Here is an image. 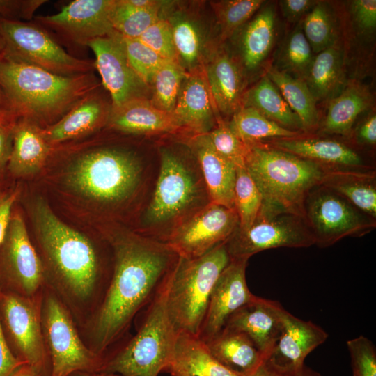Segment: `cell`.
<instances>
[{
  "instance_id": "29",
  "label": "cell",
  "mask_w": 376,
  "mask_h": 376,
  "mask_svg": "<svg viewBox=\"0 0 376 376\" xmlns=\"http://www.w3.org/2000/svg\"><path fill=\"white\" fill-rule=\"evenodd\" d=\"M169 373L186 376H242L221 364L198 336L178 333Z\"/></svg>"
},
{
  "instance_id": "56",
  "label": "cell",
  "mask_w": 376,
  "mask_h": 376,
  "mask_svg": "<svg viewBox=\"0 0 376 376\" xmlns=\"http://www.w3.org/2000/svg\"><path fill=\"white\" fill-rule=\"evenodd\" d=\"M13 118L8 111L3 91L0 86V122H5Z\"/></svg>"
},
{
  "instance_id": "54",
  "label": "cell",
  "mask_w": 376,
  "mask_h": 376,
  "mask_svg": "<svg viewBox=\"0 0 376 376\" xmlns=\"http://www.w3.org/2000/svg\"><path fill=\"white\" fill-rule=\"evenodd\" d=\"M22 364L11 352L0 322V376H8Z\"/></svg>"
},
{
  "instance_id": "21",
  "label": "cell",
  "mask_w": 376,
  "mask_h": 376,
  "mask_svg": "<svg viewBox=\"0 0 376 376\" xmlns=\"http://www.w3.org/2000/svg\"><path fill=\"white\" fill-rule=\"evenodd\" d=\"M283 309L277 301L256 296L235 312L224 328L246 334L266 360L281 334Z\"/></svg>"
},
{
  "instance_id": "43",
  "label": "cell",
  "mask_w": 376,
  "mask_h": 376,
  "mask_svg": "<svg viewBox=\"0 0 376 376\" xmlns=\"http://www.w3.org/2000/svg\"><path fill=\"white\" fill-rule=\"evenodd\" d=\"M262 206V195L245 167L236 169L234 207L239 220L240 231L250 228L256 220Z\"/></svg>"
},
{
  "instance_id": "5",
  "label": "cell",
  "mask_w": 376,
  "mask_h": 376,
  "mask_svg": "<svg viewBox=\"0 0 376 376\" xmlns=\"http://www.w3.org/2000/svg\"><path fill=\"white\" fill-rule=\"evenodd\" d=\"M31 214L39 243L55 275L71 295L89 298L100 276L92 242L61 220L42 198L33 203Z\"/></svg>"
},
{
  "instance_id": "60",
  "label": "cell",
  "mask_w": 376,
  "mask_h": 376,
  "mask_svg": "<svg viewBox=\"0 0 376 376\" xmlns=\"http://www.w3.org/2000/svg\"><path fill=\"white\" fill-rule=\"evenodd\" d=\"M170 375H171V376H186V375H184L182 374L175 373H170Z\"/></svg>"
},
{
  "instance_id": "20",
  "label": "cell",
  "mask_w": 376,
  "mask_h": 376,
  "mask_svg": "<svg viewBox=\"0 0 376 376\" xmlns=\"http://www.w3.org/2000/svg\"><path fill=\"white\" fill-rule=\"evenodd\" d=\"M100 88L86 95L57 122L42 128L52 147L82 139L107 126L112 105Z\"/></svg>"
},
{
  "instance_id": "44",
  "label": "cell",
  "mask_w": 376,
  "mask_h": 376,
  "mask_svg": "<svg viewBox=\"0 0 376 376\" xmlns=\"http://www.w3.org/2000/svg\"><path fill=\"white\" fill-rule=\"evenodd\" d=\"M206 133L213 148L237 168L244 167L249 145L241 141L222 120Z\"/></svg>"
},
{
  "instance_id": "25",
  "label": "cell",
  "mask_w": 376,
  "mask_h": 376,
  "mask_svg": "<svg viewBox=\"0 0 376 376\" xmlns=\"http://www.w3.org/2000/svg\"><path fill=\"white\" fill-rule=\"evenodd\" d=\"M191 148L201 170L210 202L235 209L237 167L213 148L206 133L196 134L191 141Z\"/></svg>"
},
{
  "instance_id": "52",
  "label": "cell",
  "mask_w": 376,
  "mask_h": 376,
  "mask_svg": "<svg viewBox=\"0 0 376 376\" xmlns=\"http://www.w3.org/2000/svg\"><path fill=\"white\" fill-rule=\"evenodd\" d=\"M15 119L0 124V175L6 169L13 145V130Z\"/></svg>"
},
{
  "instance_id": "23",
  "label": "cell",
  "mask_w": 376,
  "mask_h": 376,
  "mask_svg": "<svg viewBox=\"0 0 376 376\" xmlns=\"http://www.w3.org/2000/svg\"><path fill=\"white\" fill-rule=\"evenodd\" d=\"M203 69L187 73L173 114L180 127H185L196 134L209 132L219 119Z\"/></svg>"
},
{
  "instance_id": "59",
  "label": "cell",
  "mask_w": 376,
  "mask_h": 376,
  "mask_svg": "<svg viewBox=\"0 0 376 376\" xmlns=\"http://www.w3.org/2000/svg\"><path fill=\"white\" fill-rule=\"evenodd\" d=\"M77 376H120L117 374L107 373L104 372H96L92 373H78Z\"/></svg>"
},
{
  "instance_id": "33",
  "label": "cell",
  "mask_w": 376,
  "mask_h": 376,
  "mask_svg": "<svg viewBox=\"0 0 376 376\" xmlns=\"http://www.w3.org/2000/svg\"><path fill=\"white\" fill-rule=\"evenodd\" d=\"M372 98L368 91L357 84H349L329 100L322 131L347 136L357 118L367 111Z\"/></svg>"
},
{
  "instance_id": "11",
  "label": "cell",
  "mask_w": 376,
  "mask_h": 376,
  "mask_svg": "<svg viewBox=\"0 0 376 376\" xmlns=\"http://www.w3.org/2000/svg\"><path fill=\"white\" fill-rule=\"evenodd\" d=\"M0 322L15 357L40 376H50L51 362L44 345L39 311L31 297L0 292Z\"/></svg>"
},
{
  "instance_id": "13",
  "label": "cell",
  "mask_w": 376,
  "mask_h": 376,
  "mask_svg": "<svg viewBox=\"0 0 376 376\" xmlns=\"http://www.w3.org/2000/svg\"><path fill=\"white\" fill-rule=\"evenodd\" d=\"M43 277V267L24 219L13 208L0 245V292L31 297L42 285Z\"/></svg>"
},
{
  "instance_id": "46",
  "label": "cell",
  "mask_w": 376,
  "mask_h": 376,
  "mask_svg": "<svg viewBox=\"0 0 376 376\" xmlns=\"http://www.w3.org/2000/svg\"><path fill=\"white\" fill-rule=\"evenodd\" d=\"M137 39L164 59L178 61L171 26L166 17H160Z\"/></svg>"
},
{
  "instance_id": "34",
  "label": "cell",
  "mask_w": 376,
  "mask_h": 376,
  "mask_svg": "<svg viewBox=\"0 0 376 376\" xmlns=\"http://www.w3.org/2000/svg\"><path fill=\"white\" fill-rule=\"evenodd\" d=\"M242 107H252L268 119L288 130L299 132L304 131L299 118L265 74L244 93Z\"/></svg>"
},
{
  "instance_id": "22",
  "label": "cell",
  "mask_w": 376,
  "mask_h": 376,
  "mask_svg": "<svg viewBox=\"0 0 376 376\" xmlns=\"http://www.w3.org/2000/svg\"><path fill=\"white\" fill-rule=\"evenodd\" d=\"M276 8L273 3L266 1L256 15L237 31V60L244 75L247 72L256 73L264 67L276 41Z\"/></svg>"
},
{
  "instance_id": "18",
  "label": "cell",
  "mask_w": 376,
  "mask_h": 376,
  "mask_svg": "<svg viewBox=\"0 0 376 376\" xmlns=\"http://www.w3.org/2000/svg\"><path fill=\"white\" fill-rule=\"evenodd\" d=\"M247 259L230 258L210 294L198 337L205 343L217 335L228 318L256 297L246 280Z\"/></svg>"
},
{
  "instance_id": "49",
  "label": "cell",
  "mask_w": 376,
  "mask_h": 376,
  "mask_svg": "<svg viewBox=\"0 0 376 376\" xmlns=\"http://www.w3.org/2000/svg\"><path fill=\"white\" fill-rule=\"evenodd\" d=\"M45 2L44 0H0V13L17 14L22 18L30 19L38 8Z\"/></svg>"
},
{
  "instance_id": "7",
  "label": "cell",
  "mask_w": 376,
  "mask_h": 376,
  "mask_svg": "<svg viewBox=\"0 0 376 376\" xmlns=\"http://www.w3.org/2000/svg\"><path fill=\"white\" fill-rule=\"evenodd\" d=\"M230 261L226 242L198 258H178L166 299L168 315L178 333L198 336L212 290Z\"/></svg>"
},
{
  "instance_id": "1",
  "label": "cell",
  "mask_w": 376,
  "mask_h": 376,
  "mask_svg": "<svg viewBox=\"0 0 376 376\" xmlns=\"http://www.w3.org/2000/svg\"><path fill=\"white\" fill-rule=\"evenodd\" d=\"M113 252V273L92 328L93 351L101 357L152 301L178 258L165 243L134 235L115 240Z\"/></svg>"
},
{
  "instance_id": "47",
  "label": "cell",
  "mask_w": 376,
  "mask_h": 376,
  "mask_svg": "<svg viewBox=\"0 0 376 376\" xmlns=\"http://www.w3.org/2000/svg\"><path fill=\"white\" fill-rule=\"evenodd\" d=\"M353 376H376V349L364 336L347 341Z\"/></svg>"
},
{
  "instance_id": "40",
  "label": "cell",
  "mask_w": 376,
  "mask_h": 376,
  "mask_svg": "<svg viewBox=\"0 0 376 376\" xmlns=\"http://www.w3.org/2000/svg\"><path fill=\"white\" fill-rule=\"evenodd\" d=\"M301 21L313 53L318 54L338 41L334 16L327 3L318 1Z\"/></svg>"
},
{
  "instance_id": "28",
  "label": "cell",
  "mask_w": 376,
  "mask_h": 376,
  "mask_svg": "<svg viewBox=\"0 0 376 376\" xmlns=\"http://www.w3.org/2000/svg\"><path fill=\"white\" fill-rule=\"evenodd\" d=\"M107 126L133 134L172 132L180 128L173 113L156 107L148 98L132 100L111 108Z\"/></svg>"
},
{
  "instance_id": "50",
  "label": "cell",
  "mask_w": 376,
  "mask_h": 376,
  "mask_svg": "<svg viewBox=\"0 0 376 376\" xmlns=\"http://www.w3.org/2000/svg\"><path fill=\"white\" fill-rule=\"evenodd\" d=\"M318 1L281 0L279 6L283 16L290 22L301 21Z\"/></svg>"
},
{
  "instance_id": "58",
  "label": "cell",
  "mask_w": 376,
  "mask_h": 376,
  "mask_svg": "<svg viewBox=\"0 0 376 376\" xmlns=\"http://www.w3.org/2000/svg\"><path fill=\"white\" fill-rule=\"evenodd\" d=\"M294 376H322V375L318 371L309 368L308 366L304 364L302 368Z\"/></svg>"
},
{
  "instance_id": "10",
  "label": "cell",
  "mask_w": 376,
  "mask_h": 376,
  "mask_svg": "<svg viewBox=\"0 0 376 376\" xmlns=\"http://www.w3.org/2000/svg\"><path fill=\"white\" fill-rule=\"evenodd\" d=\"M304 220L315 244L321 247L331 246L348 236H362L376 226L375 219L322 185L308 193L304 202Z\"/></svg>"
},
{
  "instance_id": "63",
  "label": "cell",
  "mask_w": 376,
  "mask_h": 376,
  "mask_svg": "<svg viewBox=\"0 0 376 376\" xmlns=\"http://www.w3.org/2000/svg\"><path fill=\"white\" fill-rule=\"evenodd\" d=\"M0 187H1V184H0ZM1 191V189H0V192Z\"/></svg>"
},
{
  "instance_id": "36",
  "label": "cell",
  "mask_w": 376,
  "mask_h": 376,
  "mask_svg": "<svg viewBox=\"0 0 376 376\" xmlns=\"http://www.w3.org/2000/svg\"><path fill=\"white\" fill-rule=\"evenodd\" d=\"M166 19L171 26L180 64L187 72L202 69L205 40L198 23L180 11Z\"/></svg>"
},
{
  "instance_id": "35",
  "label": "cell",
  "mask_w": 376,
  "mask_h": 376,
  "mask_svg": "<svg viewBox=\"0 0 376 376\" xmlns=\"http://www.w3.org/2000/svg\"><path fill=\"white\" fill-rule=\"evenodd\" d=\"M265 75L276 86L291 109L299 118L304 132L315 129L319 123L317 101L306 83L270 65Z\"/></svg>"
},
{
  "instance_id": "61",
  "label": "cell",
  "mask_w": 376,
  "mask_h": 376,
  "mask_svg": "<svg viewBox=\"0 0 376 376\" xmlns=\"http://www.w3.org/2000/svg\"><path fill=\"white\" fill-rule=\"evenodd\" d=\"M3 51V43L0 39V54L2 53Z\"/></svg>"
},
{
  "instance_id": "27",
  "label": "cell",
  "mask_w": 376,
  "mask_h": 376,
  "mask_svg": "<svg viewBox=\"0 0 376 376\" xmlns=\"http://www.w3.org/2000/svg\"><path fill=\"white\" fill-rule=\"evenodd\" d=\"M273 148L318 163L333 170L363 169V159L346 144L334 139L291 138L269 141Z\"/></svg>"
},
{
  "instance_id": "53",
  "label": "cell",
  "mask_w": 376,
  "mask_h": 376,
  "mask_svg": "<svg viewBox=\"0 0 376 376\" xmlns=\"http://www.w3.org/2000/svg\"><path fill=\"white\" fill-rule=\"evenodd\" d=\"M356 141L363 145L376 143V115L371 111L359 123L355 132Z\"/></svg>"
},
{
  "instance_id": "26",
  "label": "cell",
  "mask_w": 376,
  "mask_h": 376,
  "mask_svg": "<svg viewBox=\"0 0 376 376\" xmlns=\"http://www.w3.org/2000/svg\"><path fill=\"white\" fill-rule=\"evenodd\" d=\"M52 150V146L44 136L42 127L29 119L17 118L6 170L13 178L35 174L46 164Z\"/></svg>"
},
{
  "instance_id": "32",
  "label": "cell",
  "mask_w": 376,
  "mask_h": 376,
  "mask_svg": "<svg viewBox=\"0 0 376 376\" xmlns=\"http://www.w3.org/2000/svg\"><path fill=\"white\" fill-rule=\"evenodd\" d=\"M375 219V173L364 169L331 170L322 185Z\"/></svg>"
},
{
  "instance_id": "12",
  "label": "cell",
  "mask_w": 376,
  "mask_h": 376,
  "mask_svg": "<svg viewBox=\"0 0 376 376\" xmlns=\"http://www.w3.org/2000/svg\"><path fill=\"white\" fill-rule=\"evenodd\" d=\"M42 317L51 362L50 376L100 371L102 357L83 343L68 313L54 295L46 297Z\"/></svg>"
},
{
  "instance_id": "2",
  "label": "cell",
  "mask_w": 376,
  "mask_h": 376,
  "mask_svg": "<svg viewBox=\"0 0 376 376\" xmlns=\"http://www.w3.org/2000/svg\"><path fill=\"white\" fill-rule=\"evenodd\" d=\"M0 86L10 116L42 128L61 119L100 86L93 72L64 76L0 54Z\"/></svg>"
},
{
  "instance_id": "51",
  "label": "cell",
  "mask_w": 376,
  "mask_h": 376,
  "mask_svg": "<svg viewBox=\"0 0 376 376\" xmlns=\"http://www.w3.org/2000/svg\"><path fill=\"white\" fill-rule=\"evenodd\" d=\"M19 194L17 187L0 192V245L6 235L11 212Z\"/></svg>"
},
{
  "instance_id": "9",
  "label": "cell",
  "mask_w": 376,
  "mask_h": 376,
  "mask_svg": "<svg viewBox=\"0 0 376 376\" xmlns=\"http://www.w3.org/2000/svg\"><path fill=\"white\" fill-rule=\"evenodd\" d=\"M0 39L5 54L57 75H77L95 69L94 61L72 56L36 24L0 17Z\"/></svg>"
},
{
  "instance_id": "62",
  "label": "cell",
  "mask_w": 376,
  "mask_h": 376,
  "mask_svg": "<svg viewBox=\"0 0 376 376\" xmlns=\"http://www.w3.org/2000/svg\"><path fill=\"white\" fill-rule=\"evenodd\" d=\"M7 121H8V120H7ZM5 122H6V121H5ZM2 123H4V122H0V124Z\"/></svg>"
},
{
  "instance_id": "6",
  "label": "cell",
  "mask_w": 376,
  "mask_h": 376,
  "mask_svg": "<svg viewBox=\"0 0 376 376\" xmlns=\"http://www.w3.org/2000/svg\"><path fill=\"white\" fill-rule=\"evenodd\" d=\"M169 276L144 310L136 334L118 351L102 358L99 372L120 376H158L170 366L178 332L166 308Z\"/></svg>"
},
{
  "instance_id": "17",
  "label": "cell",
  "mask_w": 376,
  "mask_h": 376,
  "mask_svg": "<svg viewBox=\"0 0 376 376\" xmlns=\"http://www.w3.org/2000/svg\"><path fill=\"white\" fill-rule=\"evenodd\" d=\"M115 3L116 0H75L57 13L36 17V22L74 43L86 46L89 41L114 31L111 14Z\"/></svg>"
},
{
  "instance_id": "41",
  "label": "cell",
  "mask_w": 376,
  "mask_h": 376,
  "mask_svg": "<svg viewBox=\"0 0 376 376\" xmlns=\"http://www.w3.org/2000/svg\"><path fill=\"white\" fill-rule=\"evenodd\" d=\"M166 4L162 7L139 9L127 3L126 0H116L111 14L113 29L125 38L137 39L162 17V10Z\"/></svg>"
},
{
  "instance_id": "3",
  "label": "cell",
  "mask_w": 376,
  "mask_h": 376,
  "mask_svg": "<svg viewBox=\"0 0 376 376\" xmlns=\"http://www.w3.org/2000/svg\"><path fill=\"white\" fill-rule=\"evenodd\" d=\"M244 167L262 195L258 217L264 218L292 214L304 219L308 193L333 170L262 143L249 145Z\"/></svg>"
},
{
  "instance_id": "8",
  "label": "cell",
  "mask_w": 376,
  "mask_h": 376,
  "mask_svg": "<svg viewBox=\"0 0 376 376\" xmlns=\"http://www.w3.org/2000/svg\"><path fill=\"white\" fill-rule=\"evenodd\" d=\"M206 198L210 201L199 166L171 148H161L159 175L145 224L152 229L173 224L176 228L205 207Z\"/></svg>"
},
{
  "instance_id": "30",
  "label": "cell",
  "mask_w": 376,
  "mask_h": 376,
  "mask_svg": "<svg viewBox=\"0 0 376 376\" xmlns=\"http://www.w3.org/2000/svg\"><path fill=\"white\" fill-rule=\"evenodd\" d=\"M205 344L217 361L242 376L250 375L265 361L250 338L239 331L224 328Z\"/></svg>"
},
{
  "instance_id": "4",
  "label": "cell",
  "mask_w": 376,
  "mask_h": 376,
  "mask_svg": "<svg viewBox=\"0 0 376 376\" xmlns=\"http://www.w3.org/2000/svg\"><path fill=\"white\" fill-rule=\"evenodd\" d=\"M69 153L65 181L72 190L96 203L115 205L131 198L141 185L138 155L113 145H82Z\"/></svg>"
},
{
  "instance_id": "19",
  "label": "cell",
  "mask_w": 376,
  "mask_h": 376,
  "mask_svg": "<svg viewBox=\"0 0 376 376\" xmlns=\"http://www.w3.org/2000/svg\"><path fill=\"white\" fill-rule=\"evenodd\" d=\"M282 320L281 334L265 361L278 371L294 376L304 366L306 357L329 335L320 326L299 319L285 308Z\"/></svg>"
},
{
  "instance_id": "48",
  "label": "cell",
  "mask_w": 376,
  "mask_h": 376,
  "mask_svg": "<svg viewBox=\"0 0 376 376\" xmlns=\"http://www.w3.org/2000/svg\"><path fill=\"white\" fill-rule=\"evenodd\" d=\"M350 8L359 32L362 35L372 36L376 29V1L354 0L351 1Z\"/></svg>"
},
{
  "instance_id": "45",
  "label": "cell",
  "mask_w": 376,
  "mask_h": 376,
  "mask_svg": "<svg viewBox=\"0 0 376 376\" xmlns=\"http://www.w3.org/2000/svg\"><path fill=\"white\" fill-rule=\"evenodd\" d=\"M123 42L130 66L139 77L150 86L155 72L166 60L139 39L123 37Z\"/></svg>"
},
{
  "instance_id": "31",
  "label": "cell",
  "mask_w": 376,
  "mask_h": 376,
  "mask_svg": "<svg viewBox=\"0 0 376 376\" xmlns=\"http://www.w3.org/2000/svg\"><path fill=\"white\" fill-rule=\"evenodd\" d=\"M345 53L338 41L315 56L304 81L316 101L330 100L345 88Z\"/></svg>"
},
{
  "instance_id": "38",
  "label": "cell",
  "mask_w": 376,
  "mask_h": 376,
  "mask_svg": "<svg viewBox=\"0 0 376 376\" xmlns=\"http://www.w3.org/2000/svg\"><path fill=\"white\" fill-rule=\"evenodd\" d=\"M315 57L302 30L301 21L283 40L276 58V70L305 80Z\"/></svg>"
},
{
  "instance_id": "16",
  "label": "cell",
  "mask_w": 376,
  "mask_h": 376,
  "mask_svg": "<svg viewBox=\"0 0 376 376\" xmlns=\"http://www.w3.org/2000/svg\"><path fill=\"white\" fill-rule=\"evenodd\" d=\"M94 53L95 68L102 86L109 93L112 108L135 99L148 98V86L130 66L124 47L123 37L116 31L89 41Z\"/></svg>"
},
{
  "instance_id": "55",
  "label": "cell",
  "mask_w": 376,
  "mask_h": 376,
  "mask_svg": "<svg viewBox=\"0 0 376 376\" xmlns=\"http://www.w3.org/2000/svg\"><path fill=\"white\" fill-rule=\"evenodd\" d=\"M246 376H288L285 375L264 361L254 372Z\"/></svg>"
},
{
  "instance_id": "57",
  "label": "cell",
  "mask_w": 376,
  "mask_h": 376,
  "mask_svg": "<svg viewBox=\"0 0 376 376\" xmlns=\"http://www.w3.org/2000/svg\"><path fill=\"white\" fill-rule=\"evenodd\" d=\"M8 376H40L30 366L24 363L16 368Z\"/></svg>"
},
{
  "instance_id": "15",
  "label": "cell",
  "mask_w": 376,
  "mask_h": 376,
  "mask_svg": "<svg viewBox=\"0 0 376 376\" xmlns=\"http://www.w3.org/2000/svg\"><path fill=\"white\" fill-rule=\"evenodd\" d=\"M230 258L249 259L260 251L280 247L304 248L315 244L304 219L292 214L257 217L247 230H238L226 242Z\"/></svg>"
},
{
  "instance_id": "39",
  "label": "cell",
  "mask_w": 376,
  "mask_h": 376,
  "mask_svg": "<svg viewBox=\"0 0 376 376\" xmlns=\"http://www.w3.org/2000/svg\"><path fill=\"white\" fill-rule=\"evenodd\" d=\"M187 73L178 61L166 60L152 77L150 102L156 107L172 113Z\"/></svg>"
},
{
  "instance_id": "24",
  "label": "cell",
  "mask_w": 376,
  "mask_h": 376,
  "mask_svg": "<svg viewBox=\"0 0 376 376\" xmlns=\"http://www.w3.org/2000/svg\"><path fill=\"white\" fill-rule=\"evenodd\" d=\"M203 71L218 111L233 116L242 107L246 81L239 62L228 52L220 49L212 54Z\"/></svg>"
},
{
  "instance_id": "37",
  "label": "cell",
  "mask_w": 376,
  "mask_h": 376,
  "mask_svg": "<svg viewBox=\"0 0 376 376\" xmlns=\"http://www.w3.org/2000/svg\"><path fill=\"white\" fill-rule=\"evenodd\" d=\"M232 132L247 145L269 139L299 137V132L285 128L252 107H241L228 123Z\"/></svg>"
},
{
  "instance_id": "42",
  "label": "cell",
  "mask_w": 376,
  "mask_h": 376,
  "mask_svg": "<svg viewBox=\"0 0 376 376\" xmlns=\"http://www.w3.org/2000/svg\"><path fill=\"white\" fill-rule=\"evenodd\" d=\"M263 0L211 1L217 17L221 41L231 38L265 3Z\"/></svg>"
},
{
  "instance_id": "14",
  "label": "cell",
  "mask_w": 376,
  "mask_h": 376,
  "mask_svg": "<svg viewBox=\"0 0 376 376\" xmlns=\"http://www.w3.org/2000/svg\"><path fill=\"white\" fill-rule=\"evenodd\" d=\"M239 228L235 209L209 203L175 228L163 240L178 257H200L226 242Z\"/></svg>"
}]
</instances>
